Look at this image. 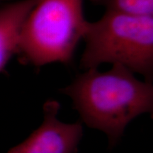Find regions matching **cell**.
Instances as JSON below:
<instances>
[{
  "instance_id": "6da1fadb",
  "label": "cell",
  "mask_w": 153,
  "mask_h": 153,
  "mask_svg": "<svg viewBox=\"0 0 153 153\" xmlns=\"http://www.w3.org/2000/svg\"><path fill=\"white\" fill-rule=\"evenodd\" d=\"M61 92L72 99L86 125L106 134L110 147L131 120L152 111V83L140 81L120 65L103 72L97 68L87 70Z\"/></svg>"
},
{
  "instance_id": "7a4b0ae2",
  "label": "cell",
  "mask_w": 153,
  "mask_h": 153,
  "mask_svg": "<svg viewBox=\"0 0 153 153\" xmlns=\"http://www.w3.org/2000/svg\"><path fill=\"white\" fill-rule=\"evenodd\" d=\"M86 47L80 60L84 70L103 63L120 65L152 82L153 16H137L106 11L99 20L87 22Z\"/></svg>"
},
{
  "instance_id": "3957f363",
  "label": "cell",
  "mask_w": 153,
  "mask_h": 153,
  "mask_svg": "<svg viewBox=\"0 0 153 153\" xmlns=\"http://www.w3.org/2000/svg\"><path fill=\"white\" fill-rule=\"evenodd\" d=\"M87 22L83 0H36L19 35L21 60L35 67L70 64Z\"/></svg>"
},
{
  "instance_id": "277c9868",
  "label": "cell",
  "mask_w": 153,
  "mask_h": 153,
  "mask_svg": "<svg viewBox=\"0 0 153 153\" xmlns=\"http://www.w3.org/2000/svg\"><path fill=\"white\" fill-rule=\"evenodd\" d=\"M60 106L57 101L45 102L41 126L7 153H76L83 135L82 123H65L59 120Z\"/></svg>"
},
{
  "instance_id": "5b68a950",
  "label": "cell",
  "mask_w": 153,
  "mask_h": 153,
  "mask_svg": "<svg viewBox=\"0 0 153 153\" xmlns=\"http://www.w3.org/2000/svg\"><path fill=\"white\" fill-rule=\"evenodd\" d=\"M36 0H21L0 8V72L17 53L24 20Z\"/></svg>"
},
{
  "instance_id": "8992f818",
  "label": "cell",
  "mask_w": 153,
  "mask_h": 153,
  "mask_svg": "<svg viewBox=\"0 0 153 153\" xmlns=\"http://www.w3.org/2000/svg\"><path fill=\"white\" fill-rule=\"evenodd\" d=\"M106 11L137 16H153V0H91Z\"/></svg>"
}]
</instances>
